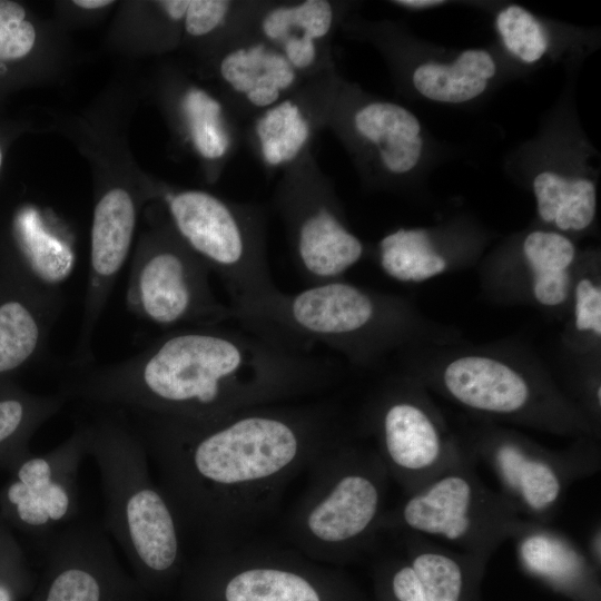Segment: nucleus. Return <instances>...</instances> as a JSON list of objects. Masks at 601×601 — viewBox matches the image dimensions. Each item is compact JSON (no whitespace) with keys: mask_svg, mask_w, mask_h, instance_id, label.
I'll list each match as a JSON object with an SVG mask.
<instances>
[{"mask_svg":"<svg viewBox=\"0 0 601 601\" xmlns=\"http://www.w3.org/2000/svg\"><path fill=\"white\" fill-rule=\"evenodd\" d=\"M122 412L203 552L244 543L292 481L339 444L326 406L282 403L198 422Z\"/></svg>","mask_w":601,"mask_h":601,"instance_id":"nucleus-1","label":"nucleus"},{"mask_svg":"<svg viewBox=\"0 0 601 601\" xmlns=\"http://www.w3.org/2000/svg\"><path fill=\"white\" fill-rule=\"evenodd\" d=\"M268 335L220 324L168 331L128 358L81 368L62 393L92 407L198 422L282 404L325 381Z\"/></svg>","mask_w":601,"mask_h":601,"instance_id":"nucleus-2","label":"nucleus"},{"mask_svg":"<svg viewBox=\"0 0 601 601\" xmlns=\"http://www.w3.org/2000/svg\"><path fill=\"white\" fill-rule=\"evenodd\" d=\"M81 422L87 454L100 475L106 532L117 542L131 575L149 594L166 588L184 565V530L168 496L151 475L146 447L122 411L93 407Z\"/></svg>","mask_w":601,"mask_h":601,"instance_id":"nucleus-3","label":"nucleus"},{"mask_svg":"<svg viewBox=\"0 0 601 601\" xmlns=\"http://www.w3.org/2000/svg\"><path fill=\"white\" fill-rule=\"evenodd\" d=\"M309 482L286 523L295 550L314 561H337L373 525L381 505L376 477L339 444L309 469Z\"/></svg>","mask_w":601,"mask_h":601,"instance_id":"nucleus-4","label":"nucleus"},{"mask_svg":"<svg viewBox=\"0 0 601 601\" xmlns=\"http://www.w3.org/2000/svg\"><path fill=\"white\" fill-rule=\"evenodd\" d=\"M184 601H333L329 571L297 550L247 544L204 552L187 570Z\"/></svg>","mask_w":601,"mask_h":601,"instance_id":"nucleus-5","label":"nucleus"},{"mask_svg":"<svg viewBox=\"0 0 601 601\" xmlns=\"http://www.w3.org/2000/svg\"><path fill=\"white\" fill-rule=\"evenodd\" d=\"M209 273L189 248L165 239L146 240L131 264L127 308L139 319L168 331L221 324L235 313L214 295Z\"/></svg>","mask_w":601,"mask_h":601,"instance_id":"nucleus-6","label":"nucleus"},{"mask_svg":"<svg viewBox=\"0 0 601 601\" xmlns=\"http://www.w3.org/2000/svg\"><path fill=\"white\" fill-rule=\"evenodd\" d=\"M166 200L184 244L220 277L231 294L235 315L252 312L280 293L227 204L203 190L171 194Z\"/></svg>","mask_w":601,"mask_h":601,"instance_id":"nucleus-7","label":"nucleus"},{"mask_svg":"<svg viewBox=\"0 0 601 601\" xmlns=\"http://www.w3.org/2000/svg\"><path fill=\"white\" fill-rule=\"evenodd\" d=\"M87 456L81 422L50 451L23 456L0 490V518L11 530L47 543L78 512V475Z\"/></svg>","mask_w":601,"mask_h":601,"instance_id":"nucleus-8","label":"nucleus"},{"mask_svg":"<svg viewBox=\"0 0 601 601\" xmlns=\"http://www.w3.org/2000/svg\"><path fill=\"white\" fill-rule=\"evenodd\" d=\"M31 601H150L120 563L108 534L68 524L46 543L45 566Z\"/></svg>","mask_w":601,"mask_h":601,"instance_id":"nucleus-9","label":"nucleus"},{"mask_svg":"<svg viewBox=\"0 0 601 601\" xmlns=\"http://www.w3.org/2000/svg\"><path fill=\"white\" fill-rule=\"evenodd\" d=\"M137 205L121 187L106 191L97 201L90 230V255L78 358H91V341L132 244Z\"/></svg>","mask_w":601,"mask_h":601,"instance_id":"nucleus-10","label":"nucleus"},{"mask_svg":"<svg viewBox=\"0 0 601 601\" xmlns=\"http://www.w3.org/2000/svg\"><path fill=\"white\" fill-rule=\"evenodd\" d=\"M49 290L16 262L0 270V380L11 378L42 352L58 312Z\"/></svg>","mask_w":601,"mask_h":601,"instance_id":"nucleus-11","label":"nucleus"},{"mask_svg":"<svg viewBox=\"0 0 601 601\" xmlns=\"http://www.w3.org/2000/svg\"><path fill=\"white\" fill-rule=\"evenodd\" d=\"M449 392L461 403L486 412L512 413L524 405L529 388L504 363L485 356H463L444 371Z\"/></svg>","mask_w":601,"mask_h":601,"instance_id":"nucleus-12","label":"nucleus"},{"mask_svg":"<svg viewBox=\"0 0 601 601\" xmlns=\"http://www.w3.org/2000/svg\"><path fill=\"white\" fill-rule=\"evenodd\" d=\"M356 132L373 145L384 168L396 175L412 171L421 160L424 142L418 118L405 107L375 101L354 115Z\"/></svg>","mask_w":601,"mask_h":601,"instance_id":"nucleus-13","label":"nucleus"},{"mask_svg":"<svg viewBox=\"0 0 601 601\" xmlns=\"http://www.w3.org/2000/svg\"><path fill=\"white\" fill-rule=\"evenodd\" d=\"M296 250L303 270L322 283L335 280L355 265L363 244L328 207L319 206L302 218Z\"/></svg>","mask_w":601,"mask_h":601,"instance_id":"nucleus-14","label":"nucleus"},{"mask_svg":"<svg viewBox=\"0 0 601 601\" xmlns=\"http://www.w3.org/2000/svg\"><path fill=\"white\" fill-rule=\"evenodd\" d=\"M67 400L62 392L37 394L12 378L0 380V470L8 472L31 452L35 433L61 411Z\"/></svg>","mask_w":601,"mask_h":601,"instance_id":"nucleus-15","label":"nucleus"},{"mask_svg":"<svg viewBox=\"0 0 601 601\" xmlns=\"http://www.w3.org/2000/svg\"><path fill=\"white\" fill-rule=\"evenodd\" d=\"M221 78L258 108L276 104L295 81V69L283 53L259 43L227 53L219 66Z\"/></svg>","mask_w":601,"mask_h":601,"instance_id":"nucleus-16","label":"nucleus"},{"mask_svg":"<svg viewBox=\"0 0 601 601\" xmlns=\"http://www.w3.org/2000/svg\"><path fill=\"white\" fill-rule=\"evenodd\" d=\"M495 72L496 63L489 51L467 49L451 62L418 65L413 71L412 83L428 100L462 104L481 96Z\"/></svg>","mask_w":601,"mask_h":601,"instance_id":"nucleus-17","label":"nucleus"},{"mask_svg":"<svg viewBox=\"0 0 601 601\" xmlns=\"http://www.w3.org/2000/svg\"><path fill=\"white\" fill-rule=\"evenodd\" d=\"M383 444L391 463L404 471L432 465L440 453V439L432 421L418 406L397 402L382 421Z\"/></svg>","mask_w":601,"mask_h":601,"instance_id":"nucleus-18","label":"nucleus"},{"mask_svg":"<svg viewBox=\"0 0 601 601\" xmlns=\"http://www.w3.org/2000/svg\"><path fill=\"white\" fill-rule=\"evenodd\" d=\"M470 502L469 482L460 476H446L410 499L402 516L406 525L416 531L456 540L470 528L466 516Z\"/></svg>","mask_w":601,"mask_h":601,"instance_id":"nucleus-19","label":"nucleus"},{"mask_svg":"<svg viewBox=\"0 0 601 601\" xmlns=\"http://www.w3.org/2000/svg\"><path fill=\"white\" fill-rule=\"evenodd\" d=\"M540 218L560 230H582L593 221L597 189L592 180L543 170L533 179Z\"/></svg>","mask_w":601,"mask_h":601,"instance_id":"nucleus-20","label":"nucleus"},{"mask_svg":"<svg viewBox=\"0 0 601 601\" xmlns=\"http://www.w3.org/2000/svg\"><path fill=\"white\" fill-rule=\"evenodd\" d=\"M523 253L534 274L535 299L545 306L563 303L570 289L568 268L575 256L573 243L556 231L534 230L525 237Z\"/></svg>","mask_w":601,"mask_h":601,"instance_id":"nucleus-21","label":"nucleus"},{"mask_svg":"<svg viewBox=\"0 0 601 601\" xmlns=\"http://www.w3.org/2000/svg\"><path fill=\"white\" fill-rule=\"evenodd\" d=\"M380 257L384 272L401 282H422L446 268L424 229L400 228L386 235L380 243Z\"/></svg>","mask_w":601,"mask_h":601,"instance_id":"nucleus-22","label":"nucleus"},{"mask_svg":"<svg viewBox=\"0 0 601 601\" xmlns=\"http://www.w3.org/2000/svg\"><path fill=\"white\" fill-rule=\"evenodd\" d=\"M256 134L265 161L277 166L300 152L309 137V125L298 106L287 100L265 112L257 122Z\"/></svg>","mask_w":601,"mask_h":601,"instance_id":"nucleus-23","label":"nucleus"},{"mask_svg":"<svg viewBox=\"0 0 601 601\" xmlns=\"http://www.w3.org/2000/svg\"><path fill=\"white\" fill-rule=\"evenodd\" d=\"M333 9L325 0H306L269 11L262 21L265 37L283 45L290 39L324 38L333 24Z\"/></svg>","mask_w":601,"mask_h":601,"instance_id":"nucleus-24","label":"nucleus"},{"mask_svg":"<svg viewBox=\"0 0 601 601\" xmlns=\"http://www.w3.org/2000/svg\"><path fill=\"white\" fill-rule=\"evenodd\" d=\"M499 463L510 485L520 489L525 502L535 510L553 503L560 493V482L545 463L528 459L514 446L499 452Z\"/></svg>","mask_w":601,"mask_h":601,"instance_id":"nucleus-25","label":"nucleus"},{"mask_svg":"<svg viewBox=\"0 0 601 601\" xmlns=\"http://www.w3.org/2000/svg\"><path fill=\"white\" fill-rule=\"evenodd\" d=\"M190 136L198 152L208 159L223 157L229 147V136L221 121L217 100L203 90H189L183 101Z\"/></svg>","mask_w":601,"mask_h":601,"instance_id":"nucleus-26","label":"nucleus"},{"mask_svg":"<svg viewBox=\"0 0 601 601\" xmlns=\"http://www.w3.org/2000/svg\"><path fill=\"white\" fill-rule=\"evenodd\" d=\"M495 27L506 50L524 63L538 62L549 48L542 23L521 6L503 8L496 14Z\"/></svg>","mask_w":601,"mask_h":601,"instance_id":"nucleus-27","label":"nucleus"},{"mask_svg":"<svg viewBox=\"0 0 601 601\" xmlns=\"http://www.w3.org/2000/svg\"><path fill=\"white\" fill-rule=\"evenodd\" d=\"M35 580L11 528L0 518V601H23Z\"/></svg>","mask_w":601,"mask_h":601,"instance_id":"nucleus-28","label":"nucleus"},{"mask_svg":"<svg viewBox=\"0 0 601 601\" xmlns=\"http://www.w3.org/2000/svg\"><path fill=\"white\" fill-rule=\"evenodd\" d=\"M412 568L427 601H459L462 572L454 560L437 553H422L414 559Z\"/></svg>","mask_w":601,"mask_h":601,"instance_id":"nucleus-29","label":"nucleus"},{"mask_svg":"<svg viewBox=\"0 0 601 601\" xmlns=\"http://www.w3.org/2000/svg\"><path fill=\"white\" fill-rule=\"evenodd\" d=\"M36 39V28L24 8L16 1L0 0V65L26 58Z\"/></svg>","mask_w":601,"mask_h":601,"instance_id":"nucleus-30","label":"nucleus"},{"mask_svg":"<svg viewBox=\"0 0 601 601\" xmlns=\"http://www.w3.org/2000/svg\"><path fill=\"white\" fill-rule=\"evenodd\" d=\"M229 7L223 0H189L184 16L187 33L194 37L210 33L224 21Z\"/></svg>","mask_w":601,"mask_h":601,"instance_id":"nucleus-31","label":"nucleus"},{"mask_svg":"<svg viewBox=\"0 0 601 601\" xmlns=\"http://www.w3.org/2000/svg\"><path fill=\"white\" fill-rule=\"evenodd\" d=\"M575 325L579 331L601 334V289L590 279H582L575 287Z\"/></svg>","mask_w":601,"mask_h":601,"instance_id":"nucleus-32","label":"nucleus"},{"mask_svg":"<svg viewBox=\"0 0 601 601\" xmlns=\"http://www.w3.org/2000/svg\"><path fill=\"white\" fill-rule=\"evenodd\" d=\"M526 562L533 570L554 577L569 574L572 564L561 552H551V545L542 538H532L524 545Z\"/></svg>","mask_w":601,"mask_h":601,"instance_id":"nucleus-33","label":"nucleus"},{"mask_svg":"<svg viewBox=\"0 0 601 601\" xmlns=\"http://www.w3.org/2000/svg\"><path fill=\"white\" fill-rule=\"evenodd\" d=\"M391 585L397 601H427L412 566L398 569L393 574Z\"/></svg>","mask_w":601,"mask_h":601,"instance_id":"nucleus-34","label":"nucleus"},{"mask_svg":"<svg viewBox=\"0 0 601 601\" xmlns=\"http://www.w3.org/2000/svg\"><path fill=\"white\" fill-rule=\"evenodd\" d=\"M189 0H166L158 3L162 7L168 17L174 20L184 19Z\"/></svg>","mask_w":601,"mask_h":601,"instance_id":"nucleus-35","label":"nucleus"},{"mask_svg":"<svg viewBox=\"0 0 601 601\" xmlns=\"http://www.w3.org/2000/svg\"><path fill=\"white\" fill-rule=\"evenodd\" d=\"M393 3L408 9H428L434 8L441 4H444V1L440 0H398L393 1Z\"/></svg>","mask_w":601,"mask_h":601,"instance_id":"nucleus-36","label":"nucleus"},{"mask_svg":"<svg viewBox=\"0 0 601 601\" xmlns=\"http://www.w3.org/2000/svg\"><path fill=\"white\" fill-rule=\"evenodd\" d=\"M73 3L77 7H80L82 9L92 10V9H99V8H104V7H107L109 4H112L114 1H110V0H76V1H73Z\"/></svg>","mask_w":601,"mask_h":601,"instance_id":"nucleus-37","label":"nucleus"},{"mask_svg":"<svg viewBox=\"0 0 601 601\" xmlns=\"http://www.w3.org/2000/svg\"><path fill=\"white\" fill-rule=\"evenodd\" d=\"M2 161H3V151H2V148L0 146V169H1V166H2Z\"/></svg>","mask_w":601,"mask_h":601,"instance_id":"nucleus-38","label":"nucleus"},{"mask_svg":"<svg viewBox=\"0 0 601 601\" xmlns=\"http://www.w3.org/2000/svg\"><path fill=\"white\" fill-rule=\"evenodd\" d=\"M600 391H601V390L598 388V398H599V401L601 400V392H600Z\"/></svg>","mask_w":601,"mask_h":601,"instance_id":"nucleus-39","label":"nucleus"}]
</instances>
